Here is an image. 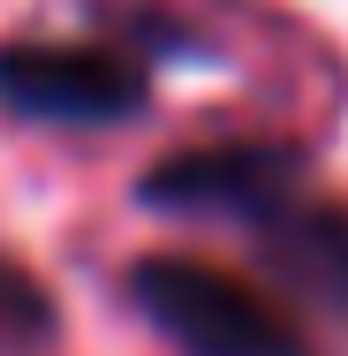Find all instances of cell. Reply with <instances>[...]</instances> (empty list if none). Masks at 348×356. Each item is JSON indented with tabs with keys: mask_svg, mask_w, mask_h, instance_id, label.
<instances>
[{
	"mask_svg": "<svg viewBox=\"0 0 348 356\" xmlns=\"http://www.w3.org/2000/svg\"><path fill=\"white\" fill-rule=\"evenodd\" d=\"M61 334V303L31 266L0 250V356H46Z\"/></svg>",
	"mask_w": 348,
	"mask_h": 356,
	"instance_id": "4",
	"label": "cell"
},
{
	"mask_svg": "<svg viewBox=\"0 0 348 356\" xmlns=\"http://www.w3.org/2000/svg\"><path fill=\"white\" fill-rule=\"evenodd\" d=\"M122 296L174 356H333L295 296L219 258L151 250L122 273Z\"/></svg>",
	"mask_w": 348,
	"mask_h": 356,
	"instance_id": "2",
	"label": "cell"
},
{
	"mask_svg": "<svg viewBox=\"0 0 348 356\" xmlns=\"http://www.w3.org/2000/svg\"><path fill=\"white\" fill-rule=\"evenodd\" d=\"M137 197L190 227H227L258 250L280 296L348 326V197L318 182V167L273 137L182 144L137 182Z\"/></svg>",
	"mask_w": 348,
	"mask_h": 356,
	"instance_id": "1",
	"label": "cell"
},
{
	"mask_svg": "<svg viewBox=\"0 0 348 356\" xmlns=\"http://www.w3.org/2000/svg\"><path fill=\"white\" fill-rule=\"evenodd\" d=\"M151 61L114 38H15L0 46V114L31 129H114L144 114Z\"/></svg>",
	"mask_w": 348,
	"mask_h": 356,
	"instance_id": "3",
	"label": "cell"
}]
</instances>
